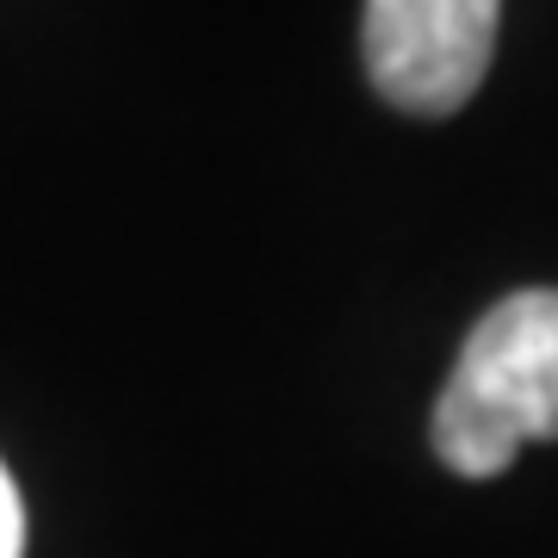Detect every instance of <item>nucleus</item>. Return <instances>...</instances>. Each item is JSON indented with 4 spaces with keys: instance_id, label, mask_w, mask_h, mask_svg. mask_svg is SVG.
I'll return each instance as SVG.
<instances>
[{
    "instance_id": "2",
    "label": "nucleus",
    "mask_w": 558,
    "mask_h": 558,
    "mask_svg": "<svg viewBox=\"0 0 558 558\" xmlns=\"http://www.w3.org/2000/svg\"><path fill=\"white\" fill-rule=\"evenodd\" d=\"M497 25L502 0H366L360 57L385 106L447 119L490 75Z\"/></svg>"
},
{
    "instance_id": "3",
    "label": "nucleus",
    "mask_w": 558,
    "mask_h": 558,
    "mask_svg": "<svg viewBox=\"0 0 558 558\" xmlns=\"http://www.w3.org/2000/svg\"><path fill=\"white\" fill-rule=\"evenodd\" d=\"M25 553V502L13 490V472L0 465V558H20Z\"/></svg>"
},
{
    "instance_id": "1",
    "label": "nucleus",
    "mask_w": 558,
    "mask_h": 558,
    "mask_svg": "<svg viewBox=\"0 0 558 558\" xmlns=\"http://www.w3.org/2000/svg\"><path fill=\"white\" fill-rule=\"evenodd\" d=\"M527 440H558V286L490 304L435 403V459L459 478L509 472Z\"/></svg>"
}]
</instances>
